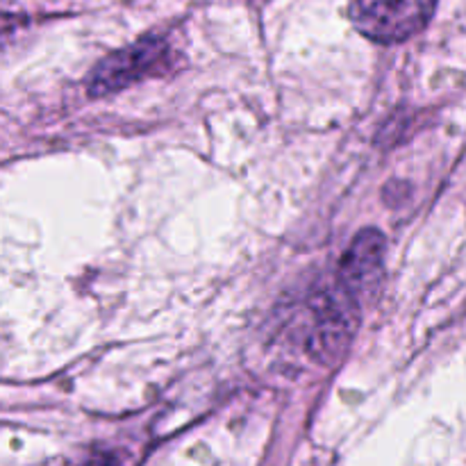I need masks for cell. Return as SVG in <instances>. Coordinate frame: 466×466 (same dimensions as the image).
<instances>
[{
    "mask_svg": "<svg viewBox=\"0 0 466 466\" xmlns=\"http://www.w3.org/2000/svg\"><path fill=\"white\" fill-rule=\"evenodd\" d=\"M82 466H116V460H114L109 453L94 455V458H91L89 462H85Z\"/></svg>",
    "mask_w": 466,
    "mask_h": 466,
    "instance_id": "277c9868",
    "label": "cell"
},
{
    "mask_svg": "<svg viewBox=\"0 0 466 466\" xmlns=\"http://www.w3.org/2000/svg\"><path fill=\"white\" fill-rule=\"evenodd\" d=\"M437 0H353L350 21L376 44L408 41L431 23Z\"/></svg>",
    "mask_w": 466,
    "mask_h": 466,
    "instance_id": "7a4b0ae2",
    "label": "cell"
},
{
    "mask_svg": "<svg viewBox=\"0 0 466 466\" xmlns=\"http://www.w3.org/2000/svg\"><path fill=\"white\" fill-rule=\"evenodd\" d=\"M168 55L171 50L167 41L159 36H144L100 59L86 77V94L91 98H103L144 77L157 76L168 66Z\"/></svg>",
    "mask_w": 466,
    "mask_h": 466,
    "instance_id": "6da1fadb",
    "label": "cell"
},
{
    "mask_svg": "<svg viewBox=\"0 0 466 466\" xmlns=\"http://www.w3.org/2000/svg\"><path fill=\"white\" fill-rule=\"evenodd\" d=\"M385 248L387 239L378 228L360 230L355 239L350 241L349 248H346L335 282L358 303H362L380 285L382 267H385Z\"/></svg>",
    "mask_w": 466,
    "mask_h": 466,
    "instance_id": "3957f363",
    "label": "cell"
}]
</instances>
